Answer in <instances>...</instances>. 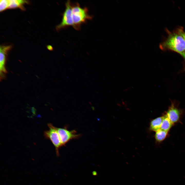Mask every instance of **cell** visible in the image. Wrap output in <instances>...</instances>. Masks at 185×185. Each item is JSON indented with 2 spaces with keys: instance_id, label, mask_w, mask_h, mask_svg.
Returning <instances> with one entry per match:
<instances>
[{
  "instance_id": "6da1fadb",
  "label": "cell",
  "mask_w": 185,
  "mask_h": 185,
  "mask_svg": "<svg viewBox=\"0 0 185 185\" xmlns=\"http://www.w3.org/2000/svg\"><path fill=\"white\" fill-rule=\"evenodd\" d=\"M182 29L179 28L169 33L167 38L160 44V48L173 51L183 57L185 54V40L181 33Z\"/></svg>"
},
{
  "instance_id": "7a4b0ae2",
  "label": "cell",
  "mask_w": 185,
  "mask_h": 185,
  "mask_svg": "<svg viewBox=\"0 0 185 185\" xmlns=\"http://www.w3.org/2000/svg\"><path fill=\"white\" fill-rule=\"evenodd\" d=\"M88 10L87 7H81L77 2L72 3V15L74 29L80 30L82 24L87 20L92 19V16L89 14Z\"/></svg>"
},
{
  "instance_id": "3957f363",
  "label": "cell",
  "mask_w": 185,
  "mask_h": 185,
  "mask_svg": "<svg viewBox=\"0 0 185 185\" xmlns=\"http://www.w3.org/2000/svg\"><path fill=\"white\" fill-rule=\"evenodd\" d=\"M48 126L49 129L44 132V135L46 138L50 140L53 144L55 148L56 155L58 157L60 155L59 149L62 145L57 127L50 123L48 124Z\"/></svg>"
},
{
  "instance_id": "277c9868",
  "label": "cell",
  "mask_w": 185,
  "mask_h": 185,
  "mask_svg": "<svg viewBox=\"0 0 185 185\" xmlns=\"http://www.w3.org/2000/svg\"><path fill=\"white\" fill-rule=\"evenodd\" d=\"M72 3L70 0H68L66 2V8L62 14L61 22L56 27V29L57 31L69 26L73 27L72 15Z\"/></svg>"
},
{
  "instance_id": "5b68a950",
  "label": "cell",
  "mask_w": 185,
  "mask_h": 185,
  "mask_svg": "<svg viewBox=\"0 0 185 185\" xmlns=\"http://www.w3.org/2000/svg\"><path fill=\"white\" fill-rule=\"evenodd\" d=\"M57 129L62 146H65L70 140L78 139L81 136V134H77L75 130H69L66 126L62 128L57 127Z\"/></svg>"
},
{
  "instance_id": "8992f818",
  "label": "cell",
  "mask_w": 185,
  "mask_h": 185,
  "mask_svg": "<svg viewBox=\"0 0 185 185\" xmlns=\"http://www.w3.org/2000/svg\"><path fill=\"white\" fill-rule=\"evenodd\" d=\"M11 45H1L0 47V69L1 72L6 73V70L4 67L6 55L8 51L12 48Z\"/></svg>"
},
{
  "instance_id": "52a82bcc",
  "label": "cell",
  "mask_w": 185,
  "mask_h": 185,
  "mask_svg": "<svg viewBox=\"0 0 185 185\" xmlns=\"http://www.w3.org/2000/svg\"><path fill=\"white\" fill-rule=\"evenodd\" d=\"M166 115L174 123L179 120V112L178 110L172 105L167 111Z\"/></svg>"
},
{
  "instance_id": "ba28073f",
  "label": "cell",
  "mask_w": 185,
  "mask_h": 185,
  "mask_svg": "<svg viewBox=\"0 0 185 185\" xmlns=\"http://www.w3.org/2000/svg\"><path fill=\"white\" fill-rule=\"evenodd\" d=\"M28 1L26 0H9V4L8 8L13 9L19 8L23 10H25L24 5L28 3Z\"/></svg>"
},
{
  "instance_id": "9c48e42d",
  "label": "cell",
  "mask_w": 185,
  "mask_h": 185,
  "mask_svg": "<svg viewBox=\"0 0 185 185\" xmlns=\"http://www.w3.org/2000/svg\"><path fill=\"white\" fill-rule=\"evenodd\" d=\"M163 116L157 117L150 122V129L151 131L156 132L160 129Z\"/></svg>"
},
{
  "instance_id": "30bf717a",
  "label": "cell",
  "mask_w": 185,
  "mask_h": 185,
  "mask_svg": "<svg viewBox=\"0 0 185 185\" xmlns=\"http://www.w3.org/2000/svg\"><path fill=\"white\" fill-rule=\"evenodd\" d=\"M173 124L166 115L163 116L160 129L168 132Z\"/></svg>"
},
{
  "instance_id": "8fae6325",
  "label": "cell",
  "mask_w": 185,
  "mask_h": 185,
  "mask_svg": "<svg viewBox=\"0 0 185 185\" xmlns=\"http://www.w3.org/2000/svg\"><path fill=\"white\" fill-rule=\"evenodd\" d=\"M168 132L160 129L156 132L155 135V138L156 140L158 142H160L164 140L166 137Z\"/></svg>"
},
{
  "instance_id": "7c38bea8",
  "label": "cell",
  "mask_w": 185,
  "mask_h": 185,
  "mask_svg": "<svg viewBox=\"0 0 185 185\" xmlns=\"http://www.w3.org/2000/svg\"><path fill=\"white\" fill-rule=\"evenodd\" d=\"M9 4V0H0V11L1 12L8 8Z\"/></svg>"
},
{
  "instance_id": "4fadbf2b",
  "label": "cell",
  "mask_w": 185,
  "mask_h": 185,
  "mask_svg": "<svg viewBox=\"0 0 185 185\" xmlns=\"http://www.w3.org/2000/svg\"><path fill=\"white\" fill-rule=\"evenodd\" d=\"M181 33L185 40V32L183 31L182 29L181 30ZM183 57L185 58V54Z\"/></svg>"
},
{
  "instance_id": "5bb4252c",
  "label": "cell",
  "mask_w": 185,
  "mask_h": 185,
  "mask_svg": "<svg viewBox=\"0 0 185 185\" xmlns=\"http://www.w3.org/2000/svg\"><path fill=\"white\" fill-rule=\"evenodd\" d=\"M48 49L49 50H52L53 49V48L51 46L48 45L47 47Z\"/></svg>"
},
{
  "instance_id": "9a60e30c",
  "label": "cell",
  "mask_w": 185,
  "mask_h": 185,
  "mask_svg": "<svg viewBox=\"0 0 185 185\" xmlns=\"http://www.w3.org/2000/svg\"><path fill=\"white\" fill-rule=\"evenodd\" d=\"M92 174L93 175H97V173L96 171H94L93 172Z\"/></svg>"
}]
</instances>
